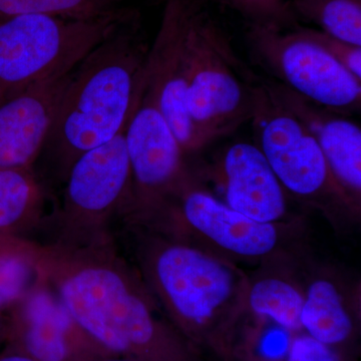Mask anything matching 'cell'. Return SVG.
I'll list each match as a JSON object with an SVG mask.
<instances>
[{
    "label": "cell",
    "instance_id": "cell-1",
    "mask_svg": "<svg viewBox=\"0 0 361 361\" xmlns=\"http://www.w3.org/2000/svg\"><path fill=\"white\" fill-rule=\"evenodd\" d=\"M42 274L78 324L133 361H203L164 314L115 234L84 244L42 243Z\"/></svg>",
    "mask_w": 361,
    "mask_h": 361
},
{
    "label": "cell",
    "instance_id": "cell-2",
    "mask_svg": "<svg viewBox=\"0 0 361 361\" xmlns=\"http://www.w3.org/2000/svg\"><path fill=\"white\" fill-rule=\"evenodd\" d=\"M130 262L171 324L198 350L231 358L249 281L224 257L137 225H121Z\"/></svg>",
    "mask_w": 361,
    "mask_h": 361
},
{
    "label": "cell",
    "instance_id": "cell-3",
    "mask_svg": "<svg viewBox=\"0 0 361 361\" xmlns=\"http://www.w3.org/2000/svg\"><path fill=\"white\" fill-rule=\"evenodd\" d=\"M149 49L132 11L75 66L44 146L59 179L66 180L85 152L126 130L141 94Z\"/></svg>",
    "mask_w": 361,
    "mask_h": 361
},
{
    "label": "cell",
    "instance_id": "cell-4",
    "mask_svg": "<svg viewBox=\"0 0 361 361\" xmlns=\"http://www.w3.org/2000/svg\"><path fill=\"white\" fill-rule=\"evenodd\" d=\"M189 49L188 110L207 146L250 122L261 78L237 56L203 0H193Z\"/></svg>",
    "mask_w": 361,
    "mask_h": 361
},
{
    "label": "cell",
    "instance_id": "cell-5",
    "mask_svg": "<svg viewBox=\"0 0 361 361\" xmlns=\"http://www.w3.org/2000/svg\"><path fill=\"white\" fill-rule=\"evenodd\" d=\"M132 13L0 16V94L65 77Z\"/></svg>",
    "mask_w": 361,
    "mask_h": 361
},
{
    "label": "cell",
    "instance_id": "cell-6",
    "mask_svg": "<svg viewBox=\"0 0 361 361\" xmlns=\"http://www.w3.org/2000/svg\"><path fill=\"white\" fill-rule=\"evenodd\" d=\"M125 133L85 152L71 166L61 204L49 214L42 229L47 239L39 243L84 245L114 234L130 198Z\"/></svg>",
    "mask_w": 361,
    "mask_h": 361
},
{
    "label": "cell",
    "instance_id": "cell-7",
    "mask_svg": "<svg viewBox=\"0 0 361 361\" xmlns=\"http://www.w3.org/2000/svg\"><path fill=\"white\" fill-rule=\"evenodd\" d=\"M280 223L252 220L233 210L191 170L160 205L130 225L228 257L261 259L277 253L283 240Z\"/></svg>",
    "mask_w": 361,
    "mask_h": 361
},
{
    "label": "cell",
    "instance_id": "cell-8",
    "mask_svg": "<svg viewBox=\"0 0 361 361\" xmlns=\"http://www.w3.org/2000/svg\"><path fill=\"white\" fill-rule=\"evenodd\" d=\"M250 123L255 144L287 194L323 210H353L315 137L262 78Z\"/></svg>",
    "mask_w": 361,
    "mask_h": 361
},
{
    "label": "cell",
    "instance_id": "cell-9",
    "mask_svg": "<svg viewBox=\"0 0 361 361\" xmlns=\"http://www.w3.org/2000/svg\"><path fill=\"white\" fill-rule=\"evenodd\" d=\"M247 37L252 56L278 84L341 115L360 111L361 80L313 39L310 28L249 25Z\"/></svg>",
    "mask_w": 361,
    "mask_h": 361
},
{
    "label": "cell",
    "instance_id": "cell-10",
    "mask_svg": "<svg viewBox=\"0 0 361 361\" xmlns=\"http://www.w3.org/2000/svg\"><path fill=\"white\" fill-rule=\"evenodd\" d=\"M130 169L129 208L121 224L157 208L191 172L188 157L145 80L125 133Z\"/></svg>",
    "mask_w": 361,
    "mask_h": 361
},
{
    "label": "cell",
    "instance_id": "cell-11",
    "mask_svg": "<svg viewBox=\"0 0 361 361\" xmlns=\"http://www.w3.org/2000/svg\"><path fill=\"white\" fill-rule=\"evenodd\" d=\"M4 346L37 361L118 357L82 329L44 276L6 312Z\"/></svg>",
    "mask_w": 361,
    "mask_h": 361
},
{
    "label": "cell",
    "instance_id": "cell-12",
    "mask_svg": "<svg viewBox=\"0 0 361 361\" xmlns=\"http://www.w3.org/2000/svg\"><path fill=\"white\" fill-rule=\"evenodd\" d=\"M192 6L193 0H166L160 27L145 66L146 84L187 157L206 147L187 104Z\"/></svg>",
    "mask_w": 361,
    "mask_h": 361
},
{
    "label": "cell",
    "instance_id": "cell-13",
    "mask_svg": "<svg viewBox=\"0 0 361 361\" xmlns=\"http://www.w3.org/2000/svg\"><path fill=\"white\" fill-rule=\"evenodd\" d=\"M71 73L0 94V169L35 167L51 134Z\"/></svg>",
    "mask_w": 361,
    "mask_h": 361
},
{
    "label": "cell",
    "instance_id": "cell-14",
    "mask_svg": "<svg viewBox=\"0 0 361 361\" xmlns=\"http://www.w3.org/2000/svg\"><path fill=\"white\" fill-rule=\"evenodd\" d=\"M224 203L252 220L281 223L288 212V194L255 142L225 147L209 171Z\"/></svg>",
    "mask_w": 361,
    "mask_h": 361
},
{
    "label": "cell",
    "instance_id": "cell-15",
    "mask_svg": "<svg viewBox=\"0 0 361 361\" xmlns=\"http://www.w3.org/2000/svg\"><path fill=\"white\" fill-rule=\"evenodd\" d=\"M280 101L306 126L315 137L330 172L353 208L361 198V129L336 111L298 96L278 82H270Z\"/></svg>",
    "mask_w": 361,
    "mask_h": 361
},
{
    "label": "cell",
    "instance_id": "cell-16",
    "mask_svg": "<svg viewBox=\"0 0 361 361\" xmlns=\"http://www.w3.org/2000/svg\"><path fill=\"white\" fill-rule=\"evenodd\" d=\"M47 199L35 167L0 169V235L32 239L33 233L42 231Z\"/></svg>",
    "mask_w": 361,
    "mask_h": 361
},
{
    "label": "cell",
    "instance_id": "cell-17",
    "mask_svg": "<svg viewBox=\"0 0 361 361\" xmlns=\"http://www.w3.org/2000/svg\"><path fill=\"white\" fill-rule=\"evenodd\" d=\"M302 331L316 341L345 349L356 336V319L341 287L329 277H317L304 290Z\"/></svg>",
    "mask_w": 361,
    "mask_h": 361
},
{
    "label": "cell",
    "instance_id": "cell-18",
    "mask_svg": "<svg viewBox=\"0 0 361 361\" xmlns=\"http://www.w3.org/2000/svg\"><path fill=\"white\" fill-rule=\"evenodd\" d=\"M42 245L35 240L0 235V312H7L44 274Z\"/></svg>",
    "mask_w": 361,
    "mask_h": 361
},
{
    "label": "cell",
    "instance_id": "cell-19",
    "mask_svg": "<svg viewBox=\"0 0 361 361\" xmlns=\"http://www.w3.org/2000/svg\"><path fill=\"white\" fill-rule=\"evenodd\" d=\"M303 301L304 291L293 281L278 275H264L249 282L245 310L259 319L297 334L302 331Z\"/></svg>",
    "mask_w": 361,
    "mask_h": 361
},
{
    "label": "cell",
    "instance_id": "cell-20",
    "mask_svg": "<svg viewBox=\"0 0 361 361\" xmlns=\"http://www.w3.org/2000/svg\"><path fill=\"white\" fill-rule=\"evenodd\" d=\"M296 16L319 26L320 32L361 47V0H291Z\"/></svg>",
    "mask_w": 361,
    "mask_h": 361
},
{
    "label": "cell",
    "instance_id": "cell-21",
    "mask_svg": "<svg viewBox=\"0 0 361 361\" xmlns=\"http://www.w3.org/2000/svg\"><path fill=\"white\" fill-rule=\"evenodd\" d=\"M116 0H0V16L52 14L94 18L116 11Z\"/></svg>",
    "mask_w": 361,
    "mask_h": 361
},
{
    "label": "cell",
    "instance_id": "cell-22",
    "mask_svg": "<svg viewBox=\"0 0 361 361\" xmlns=\"http://www.w3.org/2000/svg\"><path fill=\"white\" fill-rule=\"evenodd\" d=\"M249 25L292 30L298 26L290 0H222Z\"/></svg>",
    "mask_w": 361,
    "mask_h": 361
},
{
    "label": "cell",
    "instance_id": "cell-23",
    "mask_svg": "<svg viewBox=\"0 0 361 361\" xmlns=\"http://www.w3.org/2000/svg\"><path fill=\"white\" fill-rule=\"evenodd\" d=\"M285 361H350L345 349L334 348L316 341L305 332L292 336Z\"/></svg>",
    "mask_w": 361,
    "mask_h": 361
},
{
    "label": "cell",
    "instance_id": "cell-24",
    "mask_svg": "<svg viewBox=\"0 0 361 361\" xmlns=\"http://www.w3.org/2000/svg\"><path fill=\"white\" fill-rule=\"evenodd\" d=\"M310 35L344 68L361 80V47L334 39L320 30H311Z\"/></svg>",
    "mask_w": 361,
    "mask_h": 361
},
{
    "label": "cell",
    "instance_id": "cell-25",
    "mask_svg": "<svg viewBox=\"0 0 361 361\" xmlns=\"http://www.w3.org/2000/svg\"><path fill=\"white\" fill-rule=\"evenodd\" d=\"M0 361H37L30 356L25 355V353H20V351L8 348V346H4V348L0 350Z\"/></svg>",
    "mask_w": 361,
    "mask_h": 361
},
{
    "label": "cell",
    "instance_id": "cell-26",
    "mask_svg": "<svg viewBox=\"0 0 361 361\" xmlns=\"http://www.w3.org/2000/svg\"><path fill=\"white\" fill-rule=\"evenodd\" d=\"M7 339L6 312H0V350L6 345Z\"/></svg>",
    "mask_w": 361,
    "mask_h": 361
},
{
    "label": "cell",
    "instance_id": "cell-27",
    "mask_svg": "<svg viewBox=\"0 0 361 361\" xmlns=\"http://www.w3.org/2000/svg\"><path fill=\"white\" fill-rule=\"evenodd\" d=\"M94 361H133L130 360H128V358L123 357H108V358H102V360H97Z\"/></svg>",
    "mask_w": 361,
    "mask_h": 361
},
{
    "label": "cell",
    "instance_id": "cell-28",
    "mask_svg": "<svg viewBox=\"0 0 361 361\" xmlns=\"http://www.w3.org/2000/svg\"><path fill=\"white\" fill-rule=\"evenodd\" d=\"M237 361H245V360H237Z\"/></svg>",
    "mask_w": 361,
    "mask_h": 361
},
{
    "label": "cell",
    "instance_id": "cell-29",
    "mask_svg": "<svg viewBox=\"0 0 361 361\" xmlns=\"http://www.w3.org/2000/svg\"><path fill=\"white\" fill-rule=\"evenodd\" d=\"M116 2H118V0H116Z\"/></svg>",
    "mask_w": 361,
    "mask_h": 361
},
{
    "label": "cell",
    "instance_id": "cell-30",
    "mask_svg": "<svg viewBox=\"0 0 361 361\" xmlns=\"http://www.w3.org/2000/svg\"><path fill=\"white\" fill-rule=\"evenodd\" d=\"M290 1H291V0H290Z\"/></svg>",
    "mask_w": 361,
    "mask_h": 361
}]
</instances>
